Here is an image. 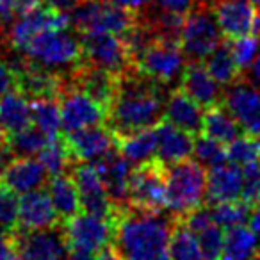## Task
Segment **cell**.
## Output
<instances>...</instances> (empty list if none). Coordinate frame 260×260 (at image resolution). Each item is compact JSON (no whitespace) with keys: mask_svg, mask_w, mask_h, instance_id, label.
<instances>
[{"mask_svg":"<svg viewBox=\"0 0 260 260\" xmlns=\"http://www.w3.org/2000/svg\"><path fill=\"white\" fill-rule=\"evenodd\" d=\"M18 15L15 8V0H0V27H8Z\"/></svg>","mask_w":260,"mask_h":260,"instance_id":"cell-45","label":"cell"},{"mask_svg":"<svg viewBox=\"0 0 260 260\" xmlns=\"http://www.w3.org/2000/svg\"><path fill=\"white\" fill-rule=\"evenodd\" d=\"M251 2H253V4H255V6H256V8H258V9H260V0H251Z\"/></svg>","mask_w":260,"mask_h":260,"instance_id":"cell-54","label":"cell"},{"mask_svg":"<svg viewBox=\"0 0 260 260\" xmlns=\"http://www.w3.org/2000/svg\"><path fill=\"white\" fill-rule=\"evenodd\" d=\"M168 210L182 217L192 209L203 205L207 194V173L196 160H180L166 166Z\"/></svg>","mask_w":260,"mask_h":260,"instance_id":"cell-4","label":"cell"},{"mask_svg":"<svg viewBox=\"0 0 260 260\" xmlns=\"http://www.w3.org/2000/svg\"><path fill=\"white\" fill-rule=\"evenodd\" d=\"M210 205H212L210 214H212L214 223L219 224L223 230L244 224L249 219V214H251V207L246 202H239V200L210 203Z\"/></svg>","mask_w":260,"mask_h":260,"instance_id":"cell-36","label":"cell"},{"mask_svg":"<svg viewBox=\"0 0 260 260\" xmlns=\"http://www.w3.org/2000/svg\"><path fill=\"white\" fill-rule=\"evenodd\" d=\"M164 119L173 123L175 126L185 130L196 138L202 134L203 125V109L198 102H194L187 93L175 87L170 91L166 98V107H164Z\"/></svg>","mask_w":260,"mask_h":260,"instance_id":"cell-24","label":"cell"},{"mask_svg":"<svg viewBox=\"0 0 260 260\" xmlns=\"http://www.w3.org/2000/svg\"><path fill=\"white\" fill-rule=\"evenodd\" d=\"M191 2L192 0H157V9L185 15L191 8Z\"/></svg>","mask_w":260,"mask_h":260,"instance_id":"cell-44","label":"cell"},{"mask_svg":"<svg viewBox=\"0 0 260 260\" xmlns=\"http://www.w3.org/2000/svg\"><path fill=\"white\" fill-rule=\"evenodd\" d=\"M232 47V54H234V59L237 62V66L242 70V73L251 66L253 59H255L256 52H258L260 47V36H241L235 38V40H228Z\"/></svg>","mask_w":260,"mask_h":260,"instance_id":"cell-40","label":"cell"},{"mask_svg":"<svg viewBox=\"0 0 260 260\" xmlns=\"http://www.w3.org/2000/svg\"><path fill=\"white\" fill-rule=\"evenodd\" d=\"M82 47V61L93 64L116 77H121L130 68H134L126 54L123 40L118 34L94 32L82 34L80 38Z\"/></svg>","mask_w":260,"mask_h":260,"instance_id":"cell-10","label":"cell"},{"mask_svg":"<svg viewBox=\"0 0 260 260\" xmlns=\"http://www.w3.org/2000/svg\"><path fill=\"white\" fill-rule=\"evenodd\" d=\"M59 109H61V128L62 134H70L86 126L105 123L104 107L91 100L86 93L73 86H66L59 94Z\"/></svg>","mask_w":260,"mask_h":260,"instance_id":"cell-13","label":"cell"},{"mask_svg":"<svg viewBox=\"0 0 260 260\" xmlns=\"http://www.w3.org/2000/svg\"><path fill=\"white\" fill-rule=\"evenodd\" d=\"M196 237H198L200 248H202L205 260H221V253H223L224 244V230L219 224L212 223L209 228L200 232Z\"/></svg>","mask_w":260,"mask_h":260,"instance_id":"cell-42","label":"cell"},{"mask_svg":"<svg viewBox=\"0 0 260 260\" xmlns=\"http://www.w3.org/2000/svg\"><path fill=\"white\" fill-rule=\"evenodd\" d=\"M119 153L128 160L130 164H143L153 159L157 153V132L153 128H146L126 138L116 139Z\"/></svg>","mask_w":260,"mask_h":260,"instance_id":"cell-30","label":"cell"},{"mask_svg":"<svg viewBox=\"0 0 260 260\" xmlns=\"http://www.w3.org/2000/svg\"><path fill=\"white\" fill-rule=\"evenodd\" d=\"M47 2L50 8L57 9V11L70 13V11H73L80 2H84V0H47Z\"/></svg>","mask_w":260,"mask_h":260,"instance_id":"cell-47","label":"cell"},{"mask_svg":"<svg viewBox=\"0 0 260 260\" xmlns=\"http://www.w3.org/2000/svg\"><path fill=\"white\" fill-rule=\"evenodd\" d=\"M242 192V168L235 162H223L207 173V200L210 203L239 200Z\"/></svg>","mask_w":260,"mask_h":260,"instance_id":"cell-25","label":"cell"},{"mask_svg":"<svg viewBox=\"0 0 260 260\" xmlns=\"http://www.w3.org/2000/svg\"><path fill=\"white\" fill-rule=\"evenodd\" d=\"M192 155L196 162L202 164L203 168H214L226 162V148L223 143L209 138L205 134H198L194 138V146H192Z\"/></svg>","mask_w":260,"mask_h":260,"instance_id":"cell-37","label":"cell"},{"mask_svg":"<svg viewBox=\"0 0 260 260\" xmlns=\"http://www.w3.org/2000/svg\"><path fill=\"white\" fill-rule=\"evenodd\" d=\"M177 217L128 209L114 224V246L123 260H171L170 237Z\"/></svg>","mask_w":260,"mask_h":260,"instance_id":"cell-2","label":"cell"},{"mask_svg":"<svg viewBox=\"0 0 260 260\" xmlns=\"http://www.w3.org/2000/svg\"><path fill=\"white\" fill-rule=\"evenodd\" d=\"M205 68L209 70V73L212 75V79L219 84L221 87H228L232 84L239 82L244 77L242 70L237 66L232 54L230 41L219 43L209 55L205 57Z\"/></svg>","mask_w":260,"mask_h":260,"instance_id":"cell-29","label":"cell"},{"mask_svg":"<svg viewBox=\"0 0 260 260\" xmlns=\"http://www.w3.org/2000/svg\"><path fill=\"white\" fill-rule=\"evenodd\" d=\"M47 192L50 196L52 203H54L55 210H57L61 223L70 221L82 210L80 196L72 175L61 173L55 175V177H50L47 184Z\"/></svg>","mask_w":260,"mask_h":260,"instance_id":"cell-27","label":"cell"},{"mask_svg":"<svg viewBox=\"0 0 260 260\" xmlns=\"http://www.w3.org/2000/svg\"><path fill=\"white\" fill-rule=\"evenodd\" d=\"M91 164L96 168L111 202L119 210L128 209V184L134 168L119 153L118 146Z\"/></svg>","mask_w":260,"mask_h":260,"instance_id":"cell-18","label":"cell"},{"mask_svg":"<svg viewBox=\"0 0 260 260\" xmlns=\"http://www.w3.org/2000/svg\"><path fill=\"white\" fill-rule=\"evenodd\" d=\"M13 89H16V77L6 62L4 52H0V96Z\"/></svg>","mask_w":260,"mask_h":260,"instance_id":"cell-43","label":"cell"},{"mask_svg":"<svg viewBox=\"0 0 260 260\" xmlns=\"http://www.w3.org/2000/svg\"><path fill=\"white\" fill-rule=\"evenodd\" d=\"M244 79L248 82H251L253 86L260 87V47H258V52H256L255 59H253L251 66L244 72Z\"/></svg>","mask_w":260,"mask_h":260,"instance_id":"cell-46","label":"cell"},{"mask_svg":"<svg viewBox=\"0 0 260 260\" xmlns=\"http://www.w3.org/2000/svg\"><path fill=\"white\" fill-rule=\"evenodd\" d=\"M62 224H64L70 248L98 253L114 239V223L82 210Z\"/></svg>","mask_w":260,"mask_h":260,"instance_id":"cell-15","label":"cell"},{"mask_svg":"<svg viewBox=\"0 0 260 260\" xmlns=\"http://www.w3.org/2000/svg\"><path fill=\"white\" fill-rule=\"evenodd\" d=\"M249 228L253 230V234L260 239V205L253 207L251 214H249Z\"/></svg>","mask_w":260,"mask_h":260,"instance_id":"cell-51","label":"cell"},{"mask_svg":"<svg viewBox=\"0 0 260 260\" xmlns=\"http://www.w3.org/2000/svg\"><path fill=\"white\" fill-rule=\"evenodd\" d=\"M157 132V153L155 157L166 166L185 160L192 155L194 136L175 126L168 119H162L155 125Z\"/></svg>","mask_w":260,"mask_h":260,"instance_id":"cell-23","label":"cell"},{"mask_svg":"<svg viewBox=\"0 0 260 260\" xmlns=\"http://www.w3.org/2000/svg\"><path fill=\"white\" fill-rule=\"evenodd\" d=\"M258 237L244 224L224 230V244L221 260H251L258 248Z\"/></svg>","mask_w":260,"mask_h":260,"instance_id":"cell-31","label":"cell"},{"mask_svg":"<svg viewBox=\"0 0 260 260\" xmlns=\"http://www.w3.org/2000/svg\"><path fill=\"white\" fill-rule=\"evenodd\" d=\"M70 260H96V255H94L93 251L72 248V251H70Z\"/></svg>","mask_w":260,"mask_h":260,"instance_id":"cell-52","label":"cell"},{"mask_svg":"<svg viewBox=\"0 0 260 260\" xmlns=\"http://www.w3.org/2000/svg\"><path fill=\"white\" fill-rule=\"evenodd\" d=\"M40 160L50 177L66 173V170L75 164V160H73L72 153H70L68 146H66V143H64L62 134L59 136L57 139H50V141L47 143V146H45L40 153Z\"/></svg>","mask_w":260,"mask_h":260,"instance_id":"cell-34","label":"cell"},{"mask_svg":"<svg viewBox=\"0 0 260 260\" xmlns=\"http://www.w3.org/2000/svg\"><path fill=\"white\" fill-rule=\"evenodd\" d=\"M48 178V171L45 170L41 160L34 157H16L0 175V182L16 194H25L47 187Z\"/></svg>","mask_w":260,"mask_h":260,"instance_id":"cell-20","label":"cell"},{"mask_svg":"<svg viewBox=\"0 0 260 260\" xmlns=\"http://www.w3.org/2000/svg\"><path fill=\"white\" fill-rule=\"evenodd\" d=\"M32 123L30 100L18 89L8 91L0 96V134L13 136Z\"/></svg>","mask_w":260,"mask_h":260,"instance_id":"cell-26","label":"cell"},{"mask_svg":"<svg viewBox=\"0 0 260 260\" xmlns=\"http://www.w3.org/2000/svg\"><path fill=\"white\" fill-rule=\"evenodd\" d=\"M241 198L249 207L260 205V160H253L242 168Z\"/></svg>","mask_w":260,"mask_h":260,"instance_id":"cell-41","label":"cell"},{"mask_svg":"<svg viewBox=\"0 0 260 260\" xmlns=\"http://www.w3.org/2000/svg\"><path fill=\"white\" fill-rule=\"evenodd\" d=\"M136 68L155 82L171 87L177 82L180 84L182 73L185 70V55L180 43L157 40L139 59Z\"/></svg>","mask_w":260,"mask_h":260,"instance_id":"cell-11","label":"cell"},{"mask_svg":"<svg viewBox=\"0 0 260 260\" xmlns=\"http://www.w3.org/2000/svg\"><path fill=\"white\" fill-rule=\"evenodd\" d=\"M226 155L230 162H235L239 166L260 160V136H253L248 132L241 134L232 143H228Z\"/></svg>","mask_w":260,"mask_h":260,"instance_id":"cell-38","label":"cell"},{"mask_svg":"<svg viewBox=\"0 0 260 260\" xmlns=\"http://www.w3.org/2000/svg\"><path fill=\"white\" fill-rule=\"evenodd\" d=\"M194 4H205V6H214L216 0H192Z\"/></svg>","mask_w":260,"mask_h":260,"instance_id":"cell-53","label":"cell"},{"mask_svg":"<svg viewBox=\"0 0 260 260\" xmlns=\"http://www.w3.org/2000/svg\"><path fill=\"white\" fill-rule=\"evenodd\" d=\"M18 260H70V242L64 224L40 230L16 228L9 234Z\"/></svg>","mask_w":260,"mask_h":260,"instance_id":"cell-7","label":"cell"},{"mask_svg":"<svg viewBox=\"0 0 260 260\" xmlns=\"http://www.w3.org/2000/svg\"><path fill=\"white\" fill-rule=\"evenodd\" d=\"M180 89L205 109L223 104L221 86L212 79L202 61H189L185 64L180 79Z\"/></svg>","mask_w":260,"mask_h":260,"instance_id":"cell-22","label":"cell"},{"mask_svg":"<svg viewBox=\"0 0 260 260\" xmlns=\"http://www.w3.org/2000/svg\"><path fill=\"white\" fill-rule=\"evenodd\" d=\"M96 260H123V256L119 255V251L116 249V246L107 244L98 251Z\"/></svg>","mask_w":260,"mask_h":260,"instance_id":"cell-48","label":"cell"},{"mask_svg":"<svg viewBox=\"0 0 260 260\" xmlns=\"http://www.w3.org/2000/svg\"><path fill=\"white\" fill-rule=\"evenodd\" d=\"M118 80L119 77L80 61L70 72V75H66V86H73L82 93H86L91 100H94L100 107H104L105 114H107V109L111 107L116 91H118Z\"/></svg>","mask_w":260,"mask_h":260,"instance_id":"cell-17","label":"cell"},{"mask_svg":"<svg viewBox=\"0 0 260 260\" xmlns=\"http://www.w3.org/2000/svg\"><path fill=\"white\" fill-rule=\"evenodd\" d=\"M170 91L138 68H130L119 77L116 96L105 114V125L116 139L153 128L164 119Z\"/></svg>","mask_w":260,"mask_h":260,"instance_id":"cell-1","label":"cell"},{"mask_svg":"<svg viewBox=\"0 0 260 260\" xmlns=\"http://www.w3.org/2000/svg\"><path fill=\"white\" fill-rule=\"evenodd\" d=\"M32 123L48 139H57L62 134L59 98H34L30 100Z\"/></svg>","mask_w":260,"mask_h":260,"instance_id":"cell-32","label":"cell"},{"mask_svg":"<svg viewBox=\"0 0 260 260\" xmlns=\"http://www.w3.org/2000/svg\"><path fill=\"white\" fill-rule=\"evenodd\" d=\"M221 43V30L212 6L194 4L185 15L180 47L189 61H205V57Z\"/></svg>","mask_w":260,"mask_h":260,"instance_id":"cell-8","label":"cell"},{"mask_svg":"<svg viewBox=\"0 0 260 260\" xmlns=\"http://www.w3.org/2000/svg\"><path fill=\"white\" fill-rule=\"evenodd\" d=\"M170 255L171 260H205L198 237L191 230H187L178 219L175 221L170 237Z\"/></svg>","mask_w":260,"mask_h":260,"instance_id":"cell-33","label":"cell"},{"mask_svg":"<svg viewBox=\"0 0 260 260\" xmlns=\"http://www.w3.org/2000/svg\"><path fill=\"white\" fill-rule=\"evenodd\" d=\"M128 207L146 212H164V209H168L166 164L162 160L153 157L132 170Z\"/></svg>","mask_w":260,"mask_h":260,"instance_id":"cell-6","label":"cell"},{"mask_svg":"<svg viewBox=\"0 0 260 260\" xmlns=\"http://www.w3.org/2000/svg\"><path fill=\"white\" fill-rule=\"evenodd\" d=\"M41 4H43V0H15V8L18 15H23V13L30 11Z\"/></svg>","mask_w":260,"mask_h":260,"instance_id":"cell-50","label":"cell"},{"mask_svg":"<svg viewBox=\"0 0 260 260\" xmlns=\"http://www.w3.org/2000/svg\"><path fill=\"white\" fill-rule=\"evenodd\" d=\"M66 27H70L68 13L57 11L50 6L48 8L38 6V8L20 15V18L13 23L11 30L8 32V43L11 48L22 52L25 45L43 30L66 29Z\"/></svg>","mask_w":260,"mask_h":260,"instance_id":"cell-14","label":"cell"},{"mask_svg":"<svg viewBox=\"0 0 260 260\" xmlns=\"http://www.w3.org/2000/svg\"><path fill=\"white\" fill-rule=\"evenodd\" d=\"M23 54L36 64L61 75H70L82 61V47L77 34L66 29L43 30L34 36L23 48Z\"/></svg>","mask_w":260,"mask_h":260,"instance_id":"cell-3","label":"cell"},{"mask_svg":"<svg viewBox=\"0 0 260 260\" xmlns=\"http://www.w3.org/2000/svg\"><path fill=\"white\" fill-rule=\"evenodd\" d=\"M9 146L13 150V155L16 157H36L41 153V150L47 146L50 139L38 128L36 125L27 126L22 132H16L13 136H8Z\"/></svg>","mask_w":260,"mask_h":260,"instance_id":"cell-35","label":"cell"},{"mask_svg":"<svg viewBox=\"0 0 260 260\" xmlns=\"http://www.w3.org/2000/svg\"><path fill=\"white\" fill-rule=\"evenodd\" d=\"M61 223L47 189H36L18 200V228L40 230Z\"/></svg>","mask_w":260,"mask_h":260,"instance_id":"cell-21","label":"cell"},{"mask_svg":"<svg viewBox=\"0 0 260 260\" xmlns=\"http://www.w3.org/2000/svg\"><path fill=\"white\" fill-rule=\"evenodd\" d=\"M202 134L209 136L223 145H228L242 134V126L239 125L237 119L228 112V109L223 104H217L205 109V112H203Z\"/></svg>","mask_w":260,"mask_h":260,"instance_id":"cell-28","label":"cell"},{"mask_svg":"<svg viewBox=\"0 0 260 260\" xmlns=\"http://www.w3.org/2000/svg\"><path fill=\"white\" fill-rule=\"evenodd\" d=\"M223 105L244 132L260 136V87L242 77L239 82L228 86L223 94Z\"/></svg>","mask_w":260,"mask_h":260,"instance_id":"cell-16","label":"cell"},{"mask_svg":"<svg viewBox=\"0 0 260 260\" xmlns=\"http://www.w3.org/2000/svg\"><path fill=\"white\" fill-rule=\"evenodd\" d=\"M219 30L226 40L260 36V9L251 0H216L212 6Z\"/></svg>","mask_w":260,"mask_h":260,"instance_id":"cell-12","label":"cell"},{"mask_svg":"<svg viewBox=\"0 0 260 260\" xmlns=\"http://www.w3.org/2000/svg\"><path fill=\"white\" fill-rule=\"evenodd\" d=\"M18 228V198L16 192L0 185V232L11 234Z\"/></svg>","mask_w":260,"mask_h":260,"instance_id":"cell-39","label":"cell"},{"mask_svg":"<svg viewBox=\"0 0 260 260\" xmlns=\"http://www.w3.org/2000/svg\"><path fill=\"white\" fill-rule=\"evenodd\" d=\"M150 2H152V0H116V4L123 6V8L130 9V11H134V13L141 11V9L146 8Z\"/></svg>","mask_w":260,"mask_h":260,"instance_id":"cell-49","label":"cell"},{"mask_svg":"<svg viewBox=\"0 0 260 260\" xmlns=\"http://www.w3.org/2000/svg\"><path fill=\"white\" fill-rule=\"evenodd\" d=\"M72 178L77 185V191H79L82 212L104 217V219L116 224V221L126 209L119 210L111 202L96 168L91 162H75L72 168Z\"/></svg>","mask_w":260,"mask_h":260,"instance_id":"cell-9","label":"cell"},{"mask_svg":"<svg viewBox=\"0 0 260 260\" xmlns=\"http://www.w3.org/2000/svg\"><path fill=\"white\" fill-rule=\"evenodd\" d=\"M138 20V13L107 0H84L72 11L70 25L80 34L111 32L121 36Z\"/></svg>","mask_w":260,"mask_h":260,"instance_id":"cell-5","label":"cell"},{"mask_svg":"<svg viewBox=\"0 0 260 260\" xmlns=\"http://www.w3.org/2000/svg\"><path fill=\"white\" fill-rule=\"evenodd\" d=\"M62 138L75 162H93L116 148L114 134L104 123L62 134Z\"/></svg>","mask_w":260,"mask_h":260,"instance_id":"cell-19","label":"cell"}]
</instances>
